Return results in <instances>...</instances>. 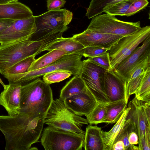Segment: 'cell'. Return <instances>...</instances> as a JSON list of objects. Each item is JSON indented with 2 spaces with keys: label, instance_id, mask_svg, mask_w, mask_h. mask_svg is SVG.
Masks as SVG:
<instances>
[{
  "label": "cell",
  "instance_id": "ee69618b",
  "mask_svg": "<svg viewBox=\"0 0 150 150\" xmlns=\"http://www.w3.org/2000/svg\"><path fill=\"white\" fill-rule=\"evenodd\" d=\"M0 83H1V84L2 85V86H3L4 88L6 86V85L4 83L3 81L1 79L0 77Z\"/></svg>",
  "mask_w": 150,
  "mask_h": 150
},
{
  "label": "cell",
  "instance_id": "8992f818",
  "mask_svg": "<svg viewBox=\"0 0 150 150\" xmlns=\"http://www.w3.org/2000/svg\"><path fill=\"white\" fill-rule=\"evenodd\" d=\"M42 42L30 39L0 45V73L3 75L19 61L39 54Z\"/></svg>",
  "mask_w": 150,
  "mask_h": 150
},
{
  "label": "cell",
  "instance_id": "d6986e66",
  "mask_svg": "<svg viewBox=\"0 0 150 150\" xmlns=\"http://www.w3.org/2000/svg\"><path fill=\"white\" fill-rule=\"evenodd\" d=\"M84 47L71 37L58 38L43 48L40 53L45 51L54 50H60L67 54H79L82 55Z\"/></svg>",
  "mask_w": 150,
  "mask_h": 150
},
{
  "label": "cell",
  "instance_id": "4316f807",
  "mask_svg": "<svg viewBox=\"0 0 150 150\" xmlns=\"http://www.w3.org/2000/svg\"><path fill=\"white\" fill-rule=\"evenodd\" d=\"M122 0H91L86 15L88 19L101 14L106 6Z\"/></svg>",
  "mask_w": 150,
  "mask_h": 150
},
{
  "label": "cell",
  "instance_id": "b9f144b4",
  "mask_svg": "<svg viewBox=\"0 0 150 150\" xmlns=\"http://www.w3.org/2000/svg\"><path fill=\"white\" fill-rule=\"evenodd\" d=\"M18 0H0V4L10 3L18 1Z\"/></svg>",
  "mask_w": 150,
  "mask_h": 150
},
{
  "label": "cell",
  "instance_id": "83f0119b",
  "mask_svg": "<svg viewBox=\"0 0 150 150\" xmlns=\"http://www.w3.org/2000/svg\"><path fill=\"white\" fill-rule=\"evenodd\" d=\"M134 0H122L107 6L103 9L104 12L110 15L124 16L129 6Z\"/></svg>",
  "mask_w": 150,
  "mask_h": 150
},
{
  "label": "cell",
  "instance_id": "7c38bea8",
  "mask_svg": "<svg viewBox=\"0 0 150 150\" xmlns=\"http://www.w3.org/2000/svg\"><path fill=\"white\" fill-rule=\"evenodd\" d=\"M122 35L99 33L87 29L71 37L85 47H96L108 49L124 37Z\"/></svg>",
  "mask_w": 150,
  "mask_h": 150
},
{
  "label": "cell",
  "instance_id": "7bdbcfd3",
  "mask_svg": "<svg viewBox=\"0 0 150 150\" xmlns=\"http://www.w3.org/2000/svg\"><path fill=\"white\" fill-rule=\"evenodd\" d=\"M140 150L139 146L131 144L129 148V150Z\"/></svg>",
  "mask_w": 150,
  "mask_h": 150
},
{
  "label": "cell",
  "instance_id": "2e32d148",
  "mask_svg": "<svg viewBox=\"0 0 150 150\" xmlns=\"http://www.w3.org/2000/svg\"><path fill=\"white\" fill-rule=\"evenodd\" d=\"M130 108L126 119H129L139 137V147L142 144L146 126L150 127L145 115L144 102L134 97L128 104Z\"/></svg>",
  "mask_w": 150,
  "mask_h": 150
},
{
  "label": "cell",
  "instance_id": "e0dca14e",
  "mask_svg": "<svg viewBox=\"0 0 150 150\" xmlns=\"http://www.w3.org/2000/svg\"><path fill=\"white\" fill-rule=\"evenodd\" d=\"M21 86L18 83H9L6 85L0 94V105L4 107L9 115L20 112Z\"/></svg>",
  "mask_w": 150,
  "mask_h": 150
},
{
  "label": "cell",
  "instance_id": "836d02e7",
  "mask_svg": "<svg viewBox=\"0 0 150 150\" xmlns=\"http://www.w3.org/2000/svg\"><path fill=\"white\" fill-rule=\"evenodd\" d=\"M149 4L148 0H134L125 13L124 16L133 15L145 8Z\"/></svg>",
  "mask_w": 150,
  "mask_h": 150
},
{
  "label": "cell",
  "instance_id": "ffe728a7",
  "mask_svg": "<svg viewBox=\"0 0 150 150\" xmlns=\"http://www.w3.org/2000/svg\"><path fill=\"white\" fill-rule=\"evenodd\" d=\"M150 67V55L137 64L131 71L127 82L129 96L135 94L139 86L146 69Z\"/></svg>",
  "mask_w": 150,
  "mask_h": 150
},
{
  "label": "cell",
  "instance_id": "277c9868",
  "mask_svg": "<svg viewBox=\"0 0 150 150\" xmlns=\"http://www.w3.org/2000/svg\"><path fill=\"white\" fill-rule=\"evenodd\" d=\"M44 123L54 129L83 134H85V131L82 127L88 124L86 119L74 113L59 99L53 100L46 114Z\"/></svg>",
  "mask_w": 150,
  "mask_h": 150
},
{
  "label": "cell",
  "instance_id": "d590c367",
  "mask_svg": "<svg viewBox=\"0 0 150 150\" xmlns=\"http://www.w3.org/2000/svg\"><path fill=\"white\" fill-rule=\"evenodd\" d=\"M139 148L140 150H150V127L146 126L142 142Z\"/></svg>",
  "mask_w": 150,
  "mask_h": 150
},
{
  "label": "cell",
  "instance_id": "5b68a950",
  "mask_svg": "<svg viewBox=\"0 0 150 150\" xmlns=\"http://www.w3.org/2000/svg\"><path fill=\"white\" fill-rule=\"evenodd\" d=\"M82 56L79 54H66L44 68L21 74H6L4 76L9 83H18L22 85L45 74L56 70H65L74 76H79L83 63L81 60Z\"/></svg>",
  "mask_w": 150,
  "mask_h": 150
},
{
  "label": "cell",
  "instance_id": "5bb4252c",
  "mask_svg": "<svg viewBox=\"0 0 150 150\" xmlns=\"http://www.w3.org/2000/svg\"><path fill=\"white\" fill-rule=\"evenodd\" d=\"M104 85L106 94L110 102L123 99L128 102L129 96L127 91V81L114 70L106 71Z\"/></svg>",
  "mask_w": 150,
  "mask_h": 150
},
{
  "label": "cell",
  "instance_id": "4fadbf2b",
  "mask_svg": "<svg viewBox=\"0 0 150 150\" xmlns=\"http://www.w3.org/2000/svg\"><path fill=\"white\" fill-rule=\"evenodd\" d=\"M150 55V36L138 47L128 56L121 61L114 69V71L127 82L130 73L140 62Z\"/></svg>",
  "mask_w": 150,
  "mask_h": 150
},
{
  "label": "cell",
  "instance_id": "cb8c5ba5",
  "mask_svg": "<svg viewBox=\"0 0 150 150\" xmlns=\"http://www.w3.org/2000/svg\"><path fill=\"white\" fill-rule=\"evenodd\" d=\"M87 86L79 75H75L65 84L61 91L59 99H65L86 89Z\"/></svg>",
  "mask_w": 150,
  "mask_h": 150
},
{
  "label": "cell",
  "instance_id": "8d00e7d4",
  "mask_svg": "<svg viewBox=\"0 0 150 150\" xmlns=\"http://www.w3.org/2000/svg\"><path fill=\"white\" fill-rule=\"evenodd\" d=\"M47 7L48 11L57 10L63 7L66 2L65 0H47Z\"/></svg>",
  "mask_w": 150,
  "mask_h": 150
},
{
  "label": "cell",
  "instance_id": "9a60e30c",
  "mask_svg": "<svg viewBox=\"0 0 150 150\" xmlns=\"http://www.w3.org/2000/svg\"><path fill=\"white\" fill-rule=\"evenodd\" d=\"M66 106L80 116L88 115L98 103L88 87L85 90L65 99Z\"/></svg>",
  "mask_w": 150,
  "mask_h": 150
},
{
  "label": "cell",
  "instance_id": "9c48e42d",
  "mask_svg": "<svg viewBox=\"0 0 150 150\" xmlns=\"http://www.w3.org/2000/svg\"><path fill=\"white\" fill-rule=\"evenodd\" d=\"M79 76L94 96L98 103H109L110 101L105 89L104 80L107 71L91 62L84 60Z\"/></svg>",
  "mask_w": 150,
  "mask_h": 150
},
{
  "label": "cell",
  "instance_id": "f1b7e54d",
  "mask_svg": "<svg viewBox=\"0 0 150 150\" xmlns=\"http://www.w3.org/2000/svg\"><path fill=\"white\" fill-rule=\"evenodd\" d=\"M108 104L98 103L90 114L86 116L88 123L90 125H97L102 123L106 113Z\"/></svg>",
  "mask_w": 150,
  "mask_h": 150
},
{
  "label": "cell",
  "instance_id": "d4e9b609",
  "mask_svg": "<svg viewBox=\"0 0 150 150\" xmlns=\"http://www.w3.org/2000/svg\"><path fill=\"white\" fill-rule=\"evenodd\" d=\"M66 54H67L65 52L57 50L49 51L47 53L35 59L30 67L28 71L45 67Z\"/></svg>",
  "mask_w": 150,
  "mask_h": 150
},
{
  "label": "cell",
  "instance_id": "4dcf8cb0",
  "mask_svg": "<svg viewBox=\"0 0 150 150\" xmlns=\"http://www.w3.org/2000/svg\"><path fill=\"white\" fill-rule=\"evenodd\" d=\"M71 75V73L65 70H56L44 75L43 80L50 85L62 81L69 78Z\"/></svg>",
  "mask_w": 150,
  "mask_h": 150
},
{
  "label": "cell",
  "instance_id": "e575fe53",
  "mask_svg": "<svg viewBox=\"0 0 150 150\" xmlns=\"http://www.w3.org/2000/svg\"><path fill=\"white\" fill-rule=\"evenodd\" d=\"M109 50L96 47H88L84 48L82 56L85 57L92 58L103 55Z\"/></svg>",
  "mask_w": 150,
  "mask_h": 150
},
{
  "label": "cell",
  "instance_id": "3957f363",
  "mask_svg": "<svg viewBox=\"0 0 150 150\" xmlns=\"http://www.w3.org/2000/svg\"><path fill=\"white\" fill-rule=\"evenodd\" d=\"M53 100L50 85L38 78L21 86L20 112L30 115L46 114Z\"/></svg>",
  "mask_w": 150,
  "mask_h": 150
},
{
  "label": "cell",
  "instance_id": "44dd1931",
  "mask_svg": "<svg viewBox=\"0 0 150 150\" xmlns=\"http://www.w3.org/2000/svg\"><path fill=\"white\" fill-rule=\"evenodd\" d=\"M101 128L90 125L86 128L83 146L85 150H103Z\"/></svg>",
  "mask_w": 150,
  "mask_h": 150
},
{
  "label": "cell",
  "instance_id": "7a4b0ae2",
  "mask_svg": "<svg viewBox=\"0 0 150 150\" xmlns=\"http://www.w3.org/2000/svg\"><path fill=\"white\" fill-rule=\"evenodd\" d=\"M73 14L66 9L48 11L35 16L36 29L29 39L41 42L42 45L39 51L57 38L62 37L68 28L67 25L73 18Z\"/></svg>",
  "mask_w": 150,
  "mask_h": 150
},
{
  "label": "cell",
  "instance_id": "30bf717a",
  "mask_svg": "<svg viewBox=\"0 0 150 150\" xmlns=\"http://www.w3.org/2000/svg\"><path fill=\"white\" fill-rule=\"evenodd\" d=\"M149 36L150 26L147 25L132 34L123 37L112 46L109 50L111 70H114Z\"/></svg>",
  "mask_w": 150,
  "mask_h": 150
},
{
  "label": "cell",
  "instance_id": "6da1fadb",
  "mask_svg": "<svg viewBox=\"0 0 150 150\" xmlns=\"http://www.w3.org/2000/svg\"><path fill=\"white\" fill-rule=\"evenodd\" d=\"M46 114L30 115L20 112L0 116V130L6 141V150H30L41 135Z\"/></svg>",
  "mask_w": 150,
  "mask_h": 150
},
{
  "label": "cell",
  "instance_id": "60d3db41",
  "mask_svg": "<svg viewBox=\"0 0 150 150\" xmlns=\"http://www.w3.org/2000/svg\"><path fill=\"white\" fill-rule=\"evenodd\" d=\"M143 102L146 117L148 124L150 125V101Z\"/></svg>",
  "mask_w": 150,
  "mask_h": 150
},
{
  "label": "cell",
  "instance_id": "8fae6325",
  "mask_svg": "<svg viewBox=\"0 0 150 150\" xmlns=\"http://www.w3.org/2000/svg\"><path fill=\"white\" fill-rule=\"evenodd\" d=\"M36 29L35 16L15 20L10 26L0 32L1 45L28 40Z\"/></svg>",
  "mask_w": 150,
  "mask_h": 150
},
{
  "label": "cell",
  "instance_id": "52a82bcc",
  "mask_svg": "<svg viewBox=\"0 0 150 150\" xmlns=\"http://www.w3.org/2000/svg\"><path fill=\"white\" fill-rule=\"evenodd\" d=\"M40 142L45 150H81L85 134L56 129L49 126L42 133Z\"/></svg>",
  "mask_w": 150,
  "mask_h": 150
},
{
  "label": "cell",
  "instance_id": "1f68e13d",
  "mask_svg": "<svg viewBox=\"0 0 150 150\" xmlns=\"http://www.w3.org/2000/svg\"><path fill=\"white\" fill-rule=\"evenodd\" d=\"M132 125L129 119H126L125 124L117 136L115 142L118 140L122 141L125 144V150H129L130 144L128 141V137L132 129Z\"/></svg>",
  "mask_w": 150,
  "mask_h": 150
},
{
  "label": "cell",
  "instance_id": "74e56055",
  "mask_svg": "<svg viewBox=\"0 0 150 150\" xmlns=\"http://www.w3.org/2000/svg\"><path fill=\"white\" fill-rule=\"evenodd\" d=\"M138 135L132 126V129L129 133L128 137V142L130 144L134 145L138 144Z\"/></svg>",
  "mask_w": 150,
  "mask_h": 150
},
{
  "label": "cell",
  "instance_id": "d6a6232c",
  "mask_svg": "<svg viewBox=\"0 0 150 150\" xmlns=\"http://www.w3.org/2000/svg\"><path fill=\"white\" fill-rule=\"evenodd\" d=\"M92 62L107 71L111 70L110 59L109 52L100 56L88 58Z\"/></svg>",
  "mask_w": 150,
  "mask_h": 150
},
{
  "label": "cell",
  "instance_id": "f546056e",
  "mask_svg": "<svg viewBox=\"0 0 150 150\" xmlns=\"http://www.w3.org/2000/svg\"><path fill=\"white\" fill-rule=\"evenodd\" d=\"M35 56H31L19 61L10 67L4 75L20 74L27 72L31 64L35 59Z\"/></svg>",
  "mask_w": 150,
  "mask_h": 150
},
{
  "label": "cell",
  "instance_id": "ab89813d",
  "mask_svg": "<svg viewBox=\"0 0 150 150\" xmlns=\"http://www.w3.org/2000/svg\"><path fill=\"white\" fill-rule=\"evenodd\" d=\"M111 150H125L123 142L122 140L115 142L113 144Z\"/></svg>",
  "mask_w": 150,
  "mask_h": 150
},
{
  "label": "cell",
  "instance_id": "ba28073f",
  "mask_svg": "<svg viewBox=\"0 0 150 150\" xmlns=\"http://www.w3.org/2000/svg\"><path fill=\"white\" fill-rule=\"evenodd\" d=\"M87 29L99 33L126 36L132 34L141 28L139 21L128 22L117 19L106 14H100L92 18Z\"/></svg>",
  "mask_w": 150,
  "mask_h": 150
},
{
  "label": "cell",
  "instance_id": "ac0fdd59",
  "mask_svg": "<svg viewBox=\"0 0 150 150\" xmlns=\"http://www.w3.org/2000/svg\"><path fill=\"white\" fill-rule=\"evenodd\" d=\"M33 16L32 11L28 6L18 1L0 4V19L17 20Z\"/></svg>",
  "mask_w": 150,
  "mask_h": 150
},
{
  "label": "cell",
  "instance_id": "f35d334b",
  "mask_svg": "<svg viewBox=\"0 0 150 150\" xmlns=\"http://www.w3.org/2000/svg\"><path fill=\"white\" fill-rule=\"evenodd\" d=\"M15 20L11 19H0V32L11 25Z\"/></svg>",
  "mask_w": 150,
  "mask_h": 150
},
{
  "label": "cell",
  "instance_id": "7402d4cb",
  "mask_svg": "<svg viewBox=\"0 0 150 150\" xmlns=\"http://www.w3.org/2000/svg\"><path fill=\"white\" fill-rule=\"evenodd\" d=\"M130 108L127 107L112 128L108 132L101 130V136L103 140V150H111L113 144L122 129L126 120Z\"/></svg>",
  "mask_w": 150,
  "mask_h": 150
},
{
  "label": "cell",
  "instance_id": "603a6c76",
  "mask_svg": "<svg viewBox=\"0 0 150 150\" xmlns=\"http://www.w3.org/2000/svg\"><path fill=\"white\" fill-rule=\"evenodd\" d=\"M128 102L123 99L108 104L106 113L102 123L111 124L116 123L127 107Z\"/></svg>",
  "mask_w": 150,
  "mask_h": 150
},
{
  "label": "cell",
  "instance_id": "484cf974",
  "mask_svg": "<svg viewBox=\"0 0 150 150\" xmlns=\"http://www.w3.org/2000/svg\"><path fill=\"white\" fill-rule=\"evenodd\" d=\"M135 94V97L139 100L143 102L150 101V67L145 70Z\"/></svg>",
  "mask_w": 150,
  "mask_h": 150
}]
</instances>
